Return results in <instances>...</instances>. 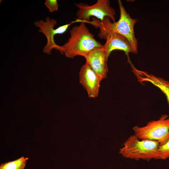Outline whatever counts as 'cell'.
Returning <instances> with one entry per match:
<instances>
[{
    "mask_svg": "<svg viewBox=\"0 0 169 169\" xmlns=\"http://www.w3.org/2000/svg\"><path fill=\"white\" fill-rule=\"evenodd\" d=\"M120 16L117 22H111L110 18L106 17L100 21L94 18L90 23L96 28H99V38L105 39L106 36L109 33H113L120 34L125 37L131 44L136 54L137 53L138 42L134 32V27L137 19L132 18L126 11L121 0L118 1Z\"/></svg>",
    "mask_w": 169,
    "mask_h": 169,
    "instance_id": "cell-1",
    "label": "cell"
},
{
    "mask_svg": "<svg viewBox=\"0 0 169 169\" xmlns=\"http://www.w3.org/2000/svg\"><path fill=\"white\" fill-rule=\"evenodd\" d=\"M85 23L81 22L78 26L70 30V37L66 43L62 46V54L73 58L78 56L85 57L94 50L103 47L86 26Z\"/></svg>",
    "mask_w": 169,
    "mask_h": 169,
    "instance_id": "cell-2",
    "label": "cell"
},
{
    "mask_svg": "<svg viewBox=\"0 0 169 169\" xmlns=\"http://www.w3.org/2000/svg\"><path fill=\"white\" fill-rule=\"evenodd\" d=\"M159 146L157 141L141 140L134 134L126 140L120 153L125 157L136 160L161 159L158 151Z\"/></svg>",
    "mask_w": 169,
    "mask_h": 169,
    "instance_id": "cell-3",
    "label": "cell"
},
{
    "mask_svg": "<svg viewBox=\"0 0 169 169\" xmlns=\"http://www.w3.org/2000/svg\"><path fill=\"white\" fill-rule=\"evenodd\" d=\"M132 129L139 139L157 141L160 146L163 145L169 139V118L163 114L157 120L150 121L144 126H135Z\"/></svg>",
    "mask_w": 169,
    "mask_h": 169,
    "instance_id": "cell-4",
    "label": "cell"
},
{
    "mask_svg": "<svg viewBox=\"0 0 169 169\" xmlns=\"http://www.w3.org/2000/svg\"><path fill=\"white\" fill-rule=\"evenodd\" d=\"M75 4L79 9L76 13V22L87 23L92 16L95 17L100 21L106 17H109L113 22H115V11L110 6L109 0H98L92 5L83 3Z\"/></svg>",
    "mask_w": 169,
    "mask_h": 169,
    "instance_id": "cell-5",
    "label": "cell"
},
{
    "mask_svg": "<svg viewBox=\"0 0 169 169\" xmlns=\"http://www.w3.org/2000/svg\"><path fill=\"white\" fill-rule=\"evenodd\" d=\"M79 75V82L86 90L89 97H97L102 78L86 62L81 68Z\"/></svg>",
    "mask_w": 169,
    "mask_h": 169,
    "instance_id": "cell-6",
    "label": "cell"
},
{
    "mask_svg": "<svg viewBox=\"0 0 169 169\" xmlns=\"http://www.w3.org/2000/svg\"><path fill=\"white\" fill-rule=\"evenodd\" d=\"M57 23V21L55 19H50L48 17L46 18L45 21L41 20L34 23L35 26L39 28L38 32L44 33L47 38V44L43 49V51L45 53L50 54L52 49H55L59 50L62 54V46L57 44L54 39L55 35L54 27Z\"/></svg>",
    "mask_w": 169,
    "mask_h": 169,
    "instance_id": "cell-7",
    "label": "cell"
},
{
    "mask_svg": "<svg viewBox=\"0 0 169 169\" xmlns=\"http://www.w3.org/2000/svg\"><path fill=\"white\" fill-rule=\"evenodd\" d=\"M106 42L103 45V48L108 58L111 52L114 50H120L124 51L129 59V54L135 52L131 44L125 37L120 34L111 33L105 36Z\"/></svg>",
    "mask_w": 169,
    "mask_h": 169,
    "instance_id": "cell-8",
    "label": "cell"
},
{
    "mask_svg": "<svg viewBox=\"0 0 169 169\" xmlns=\"http://www.w3.org/2000/svg\"><path fill=\"white\" fill-rule=\"evenodd\" d=\"M84 58L86 62L102 79L107 77L108 58L103 47L94 50Z\"/></svg>",
    "mask_w": 169,
    "mask_h": 169,
    "instance_id": "cell-9",
    "label": "cell"
},
{
    "mask_svg": "<svg viewBox=\"0 0 169 169\" xmlns=\"http://www.w3.org/2000/svg\"><path fill=\"white\" fill-rule=\"evenodd\" d=\"M132 72L140 83L149 82L158 87L165 95L169 107V81L148 72L136 69L131 62L130 63Z\"/></svg>",
    "mask_w": 169,
    "mask_h": 169,
    "instance_id": "cell-10",
    "label": "cell"
},
{
    "mask_svg": "<svg viewBox=\"0 0 169 169\" xmlns=\"http://www.w3.org/2000/svg\"><path fill=\"white\" fill-rule=\"evenodd\" d=\"M28 157L22 156L15 160L2 163L0 169H24L26 166Z\"/></svg>",
    "mask_w": 169,
    "mask_h": 169,
    "instance_id": "cell-11",
    "label": "cell"
},
{
    "mask_svg": "<svg viewBox=\"0 0 169 169\" xmlns=\"http://www.w3.org/2000/svg\"><path fill=\"white\" fill-rule=\"evenodd\" d=\"M158 151L161 154V159L165 160L169 158V139L165 144L159 146Z\"/></svg>",
    "mask_w": 169,
    "mask_h": 169,
    "instance_id": "cell-12",
    "label": "cell"
},
{
    "mask_svg": "<svg viewBox=\"0 0 169 169\" xmlns=\"http://www.w3.org/2000/svg\"><path fill=\"white\" fill-rule=\"evenodd\" d=\"M44 4L46 7L49 8L50 12L58 10L59 4L57 0H46Z\"/></svg>",
    "mask_w": 169,
    "mask_h": 169,
    "instance_id": "cell-13",
    "label": "cell"
},
{
    "mask_svg": "<svg viewBox=\"0 0 169 169\" xmlns=\"http://www.w3.org/2000/svg\"><path fill=\"white\" fill-rule=\"evenodd\" d=\"M75 23L74 21H72L71 23L63 25L54 29L55 35L62 34L64 33L68 29L69 27L72 23Z\"/></svg>",
    "mask_w": 169,
    "mask_h": 169,
    "instance_id": "cell-14",
    "label": "cell"
}]
</instances>
